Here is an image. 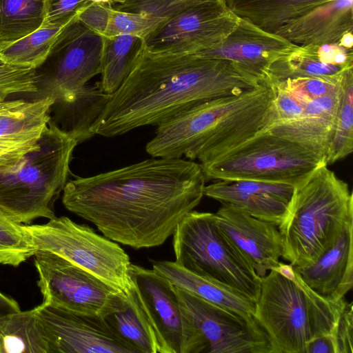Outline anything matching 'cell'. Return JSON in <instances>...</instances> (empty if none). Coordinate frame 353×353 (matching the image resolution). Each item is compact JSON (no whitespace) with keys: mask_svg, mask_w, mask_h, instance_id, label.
Returning a JSON list of instances; mask_svg holds the SVG:
<instances>
[{"mask_svg":"<svg viewBox=\"0 0 353 353\" xmlns=\"http://www.w3.org/2000/svg\"><path fill=\"white\" fill-rule=\"evenodd\" d=\"M353 68V52L336 43L297 46L270 66L267 84L287 79L332 77Z\"/></svg>","mask_w":353,"mask_h":353,"instance_id":"cell-20","label":"cell"},{"mask_svg":"<svg viewBox=\"0 0 353 353\" xmlns=\"http://www.w3.org/2000/svg\"><path fill=\"white\" fill-rule=\"evenodd\" d=\"M55 99L37 97L32 101L10 100L0 112V136H19L43 131L51 120Z\"/></svg>","mask_w":353,"mask_h":353,"instance_id":"cell-30","label":"cell"},{"mask_svg":"<svg viewBox=\"0 0 353 353\" xmlns=\"http://www.w3.org/2000/svg\"><path fill=\"white\" fill-rule=\"evenodd\" d=\"M353 150V69L343 81L342 96L333 135L330 141L327 164L339 161Z\"/></svg>","mask_w":353,"mask_h":353,"instance_id":"cell-32","label":"cell"},{"mask_svg":"<svg viewBox=\"0 0 353 353\" xmlns=\"http://www.w3.org/2000/svg\"><path fill=\"white\" fill-rule=\"evenodd\" d=\"M145 50L143 38L120 34L103 37L101 59V89L112 94L130 74Z\"/></svg>","mask_w":353,"mask_h":353,"instance_id":"cell-24","label":"cell"},{"mask_svg":"<svg viewBox=\"0 0 353 353\" xmlns=\"http://www.w3.org/2000/svg\"><path fill=\"white\" fill-rule=\"evenodd\" d=\"M259 85L227 60L145 50L91 131L113 137L157 125L196 103L238 94Z\"/></svg>","mask_w":353,"mask_h":353,"instance_id":"cell-2","label":"cell"},{"mask_svg":"<svg viewBox=\"0 0 353 353\" xmlns=\"http://www.w3.org/2000/svg\"><path fill=\"white\" fill-rule=\"evenodd\" d=\"M77 141L50 120L37 148L0 170V213L19 224L56 216L54 203L68 181Z\"/></svg>","mask_w":353,"mask_h":353,"instance_id":"cell-5","label":"cell"},{"mask_svg":"<svg viewBox=\"0 0 353 353\" xmlns=\"http://www.w3.org/2000/svg\"><path fill=\"white\" fill-rule=\"evenodd\" d=\"M48 345V353H136L103 317L42 302L34 307Z\"/></svg>","mask_w":353,"mask_h":353,"instance_id":"cell-14","label":"cell"},{"mask_svg":"<svg viewBox=\"0 0 353 353\" xmlns=\"http://www.w3.org/2000/svg\"><path fill=\"white\" fill-rule=\"evenodd\" d=\"M173 286L181 315V353H274L270 338L254 317Z\"/></svg>","mask_w":353,"mask_h":353,"instance_id":"cell-10","label":"cell"},{"mask_svg":"<svg viewBox=\"0 0 353 353\" xmlns=\"http://www.w3.org/2000/svg\"><path fill=\"white\" fill-rule=\"evenodd\" d=\"M43 130L19 136H0V170L16 165L37 148Z\"/></svg>","mask_w":353,"mask_h":353,"instance_id":"cell-38","label":"cell"},{"mask_svg":"<svg viewBox=\"0 0 353 353\" xmlns=\"http://www.w3.org/2000/svg\"><path fill=\"white\" fill-rule=\"evenodd\" d=\"M152 269L180 289L243 316L254 317L256 301L226 285L195 274L175 261H154Z\"/></svg>","mask_w":353,"mask_h":353,"instance_id":"cell-22","label":"cell"},{"mask_svg":"<svg viewBox=\"0 0 353 353\" xmlns=\"http://www.w3.org/2000/svg\"><path fill=\"white\" fill-rule=\"evenodd\" d=\"M276 119L274 90L259 85L240 94L196 103L157 125L146 152L152 157L198 159L223 155Z\"/></svg>","mask_w":353,"mask_h":353,"instance_id":"cell-3","label":"cell"},{"mask_svg":"<svg viewBox=\"0 0 353 353\" xmlns=\"http://www.w3.org/2000/svg\"><path fill=\"white\" fill-rule=\"evenodd\" d=\"M297 46L239 17L235 28L219 46L194 55L227 60L247 77L267 84L271 64Z\"/></svg>","mask_w":353,"mask_h":353,"instance_id":"cell-15","label":"cell"},{"mask_svg":"<svg viewBox=\"0 0 353 353\" xmlns=\"http://www.w3.org/2000/svg\"><path fill=\"white\" fill-rule=\"evenodd\" d=\"M304 353H337L333 332L309 341L305 345Z\"/></svg>","mask_w":353,"mask_h":353,"instance_id":"cell-43","label":"cell"},{"mask_svg":"<svg viewBox=\"0 0 353 353\" xmlns=\"http://www.w3.org/2000/svg\"><path fill=\"white\" fill-rule=\"evenodd\" d=\"M239 17L245 19L263 30L274 32L330 0H225Z\"/></svg>","mask_w":353,"mask_h":353,"instance_id":"cell-25","label":"cell"},{"mask_svg":"<svg viewBox=\"0 0 353 353\" xmlns=\"http://www.w3.org/2000/svg\"><path fill=\"white\" fill-rule=\"evenodd\" d=\"M293 268L322 299L330 302L345 299L353 287V222L345 227L335 243L313 263Z\"/></svg>","mask_w":353,"mask_h":353,"instance_id":"cell-19","label":"cell"},{"mask_svg":"<svg viewBox=\"0 0 353 353\" xmlns=\"http://www.w3.org/2000/svg\"><path fill=\"white\" fill-rule=\"evenodd\" d=\"M71 20L43 22L38 29L20 39L0 42V58L9 64L38 68L46 61L59 34Z\"/></svg>","mask_w":353,"mask_h":353,"instance_id":"cell-27","label":"cell"},{"mask_svg":"<svg viewBox=\"0 0 353 353\" xmlns=\"http://www.w3.org/2000/svg\"><path fill=\"white\" fill-rule=\"evenodd\" d=\"M294 188L287 184L255 181L217 180L205 185L204 196L279 225L286 216Z\"/></svg>","mask_w":353,"mask_h":353,"instance_id":"cell-18","label":"cell"},{"mask_svg":"<svg viewBox=\"0 0 353 353\" xmlns=\"http://www.w3.org/2000/svg\"><path fill=\"white\" fill-rule=\"evenodd\" d=\"M37 252L23 224L0 213V265L18 267Z\"/></svg>","mask_w":353,"mask_h":353,"instance_id":"cell-33","label":"cell"},{"mask_svg":"<svg viewBox=\"0 0 353 353\" xmlns=\"http://www.w3.org/2000/svg\"><path fill=\"white\" fill-rule=\"evenodd\" d=\"M326 157L299 143L262 130L223 155L201 164L206 179L255 181L297 187Z\"/></svg>","mask_w":353,"mask_h":353,"instance_id":"cell-7","label":"cell"},{"mask_svg":"<svg viewBox=\"0 0 353 353\" xmlns=\"http://www.w3.org/2000/svg\"><path fill=\"white\" fill-rule=\"evenodd\" d=\"M353 222L349 185L324 165L295 187L284 220L278 225L282 257L292 266L313 263Z\"/></svg>","mask_w":353,"mask_h":353,"instance_id":"cell-4","label":"cell"},{"mask_svg":"<svg viewBox=\"0 0 353 353\" xmlns=\"http://www.w3.org/2000/svg\"><path fill=\"white\" fill-rule=\"evenodd\" d=\"M34 263L43 303L104 318L126 302L127 295L52 252L37 250Z\"/></svg>","mask_w":353,"mask_h":353,"instance_id":"cell-12","label":"cell"},{"mask_svg":"<svg viewBox=\"0 0 353 353\" xmlns=\"http://www.w3.org/2000/svg\"><path fill=\"white\" fill-rule=\"evenodd\" d=\"M20 310L17 301L0 292V317Z\"/></svg>","mask_w":353,"mask_h":353,"instance_id":"cell-44","label":"cell"},{"mask_svg":"<svg viewBox=\"0 0 353 353\" xmlns=\"http://www.w3.org/2000/svg\"><path fill=\"white\" fill-rule=\"evenodd\" d=\"M90 3L89 0H44L43 22L70 21Z\"/></svg>","mask_w":353,"mask_h":353,"instance_id":"cell-39","label":"cell"},{"mask_svg":"<svg viewBox=\"0 0 353 353\" xmlns=\"http://www.w3.org/2000/svg\"><path fill=\"white\" fill-rule=\"evenodd\" d=\"M162 21L147 14L118 10L112 7L103 37L129 34L143 38Z\"/></svg>","mask_w":353,"mask_h":353,"instance_id":"cell-36","label":"cell"},{"mask_svg":"<svg viewBox=\"0 0 353 353\" xmlns=\"http://www.w3.org/2000/svg\"><path fill=\"white\" fill-rule=\"evenodd\" d=\"M37 250L52 252L93 274L127 295L132 285L129 256L119 244L101 236L88 225L67 216L43 224H23Z\"/></svg>","mask_w":353,"mask_h":353,"instance_id":"cell-9","label":"cell"},{"mask_svg":"<svg viewBox=\"0 0 353 353\" xmlns=\"http://www.w3.org/2000/svg\"><path fill=\"white\" fill-rule=\"evenodd\" d=\"M272 86L274 90L275 120H291L303 116L304 104L279 84Z\"/></svg>","mask_w":353,"mask_h":353,"instance_id":"cell-40","label":"cell"},{"mask_svg":"<svg viewBox=\"0 0 353 353\" xmlns=\"http://www.w3.org/2000/svg\"><path fill=\"white\" fill-rule=\"evenodd\" d=\"M1 353H48V345L34 308L0 317Z\"/></svg>","mask_w":353,"mask_h":353,"instance_id":"cell-28","label":"cell"},{"mask_svg":"<svg viewBox=\"0 0 353 353\" xmlns=\"http://www.w3.org/2000/svg\"><path fill=\"white\" fill-rule=\"evenodd\" d=\"M353 0H330L295 18L274 33L298 45L339 44L353 32Z\"/></svg>","mask_w":353,"mask_h":353,"instance_id":"cell-21","label":"cell"},{"mask_svg":"<svg viewBox=\"0 0 353 353\" xmlns=\"http://www.w3.org/2000/svg\"><path fill=\"white\" fill-rule=\"evenodd\" d=\"M273 270L276 271L283 276L290 279H293L296 276L293 266L291 264L287 265L280 262L279 265Z\"/></svg>","mask_w":353,"mask_h":353,"instance_id":"cell-45","label":"cell"},{"mask_svg":"<svg viewBox=\"0 0 353 353\" xmlns=\"http://www.w3.org/2000/svg\"><path fill=\"white\" fill-rule=\"evenodd\" d=\"M91 2L103 3L110 5V0H89Z\"/></svg>","mask_w":353,"mask_h":353,"instance_id":"cell-48","label":"cell"},{"mask_svg":"<svg viewBox=\"0 0 353 353\" xmlns=\"http://www.w3.org/2000/svg\"><path fill=\"white\" fill-rule=\"evenodd\" d=\"M206 1L208 0H132L112 7L118 10L147 14L164 21Z\"/></svg>","mask_w":353,"mask_h":353,"instance_id":"cell-37","label":"cell"},{"mask_svg":"<svg viewBox=\"0 0 353 353\" xmlns=\"http://www.w3.org/2000/svg\"><path fill=\"white\" fill-rule=\"evenodd\" d=\"M0 353H1V347H0Z\"/></svg>","mask_w":353,"mask_h":353,"instance_id":"cell-49","label":"cell"},{"mask_svg":"<svg viewBox=\"0 0 353 353\" xmlns=\"http://www.w3.org/2000/svg\"><path fill=\"white\" fill-rule=\"evenodd\" d=\"M275 270L261 277L254 318L268 334L274 353H304L312 339L334 332L346 301L330 302Z\"/></svg>","mask_w":353,"mask_h":353,"instance_id":"cell-6","label":"cell"},{"mask_svg":"<svg viewBox=\"0 0 353 353\" xmlns=\"http://www.w3.org/2000/svg\"><path fill=\"white\" fill-rule=\"evenodd\" d=\"M200 163L149 159L68 181L62 202L107 238L134 249L163 244L204 196Z\"/></svg>","mask_w":353,"mask_h":353,"instance_id":"cell-1","label":"cell"},{"mask_svg":"<svg viewBox=\"0 0 353 353\" xmlns=\"http://www.w3.org/2000/svg\"><path fill=\"white\" fill-rule=\"evenodd\" d=\"M112 94L104 92L99 83H88L68 101L55 102L58 108L56 125L79 143L94 134L91 128L101 114Z\"/></svg>","mask_w":353,"mask_h":353,"instance_id":"cell-23","label":"cell"},{"mask_svg":"<svg viewBox=\"0 0 353 353\" xmlns=\"http://www.w3.org/2000/svg\"><path fill=\"white\" fill-rule=\"evenodd\" d=\"M130 1H132V0H110V5L111 6H112L116 4L123 3Z\"/></svg>","mask_w":353,"mask_h":353,"instance_id":"cell-46","label":"cell"},{"mask_svg":"<svg viewBox=\"0 0 353 353\" xmlns=\"http://www.w3.org/2000/svg\"><path fill=\"white\" fill-rule=\"evenodd\" d=\"M173 236L175 262L188 271L258 299L261 277L219 228L214 213L192 210Z\"/></svg>","mask_w":353,"mask_h":353,"instance_id":"cell-8","label":"cell"},{"mask_svg":"<svg viewBox=\"0 0 353 353\" xmlns=\"http://www.w3.org/2000/svg\"><path fill=\"white\" fill-rule=\"evenodd\" d=\"M336 116L304 114L295 119L275 120L267 130L323 155L327 159Z\"/></svg>","mask_w":353,"mask_h":353,"instance_id":"cell-26","label":"cell"},{"mask_svg":"<svg viewBox=\"0 0 353 353\" xmlns=\"http://www.w3.org/2000/svg\"><path fill=\"white\" fill-rule=\"evenodd\" d=\"M352 302L345 303L333 332L337 353H353Z\"/></svg>","mask_w":353,"mask_h":353,"instance_id":"cell-41","label":"cell"},{"mask_svg":"<svg viewBox=\"0 0 353 353\" xmlns=\"http://www.w3.org/2000/svg\"><path fill=\"white\" fill-rule=\"evenodd\" d=\"M44 17V0H0V42L32 33L42 25Z\"/></svg>","mask_w":353,"mask_h":353,"instance_id":"cell-31","label":"cell"},{"mask_svg":"<svg viewBox=\"0 0 353 353\" xmlns=\"http://www.w3.org/2000/svg\"><path fill=\"white\" fill-rule=\"evenodd\" d=\"M239 17L225 0H208L160 23L143 37L145 50L169 54H196L219 46Z\"/></svg>","mask_w":353,"mask_h":353,"instance_id":"cell-13","label":"cell"},{"mask_svg":"<svg viewBox=\"0 0 353 353\" xmlns=\"http://www.w3.org/2000/svg\"><path fill=\"white\" fill-rule=\"evenodd\" d=\"M103 319L136 353H158L152 332L131 290L124 305Z\"/></svg>","mask_w":353,"mask_h":353,"instance_id":"cell-29","label":"cell"},{"mask_svg":"<svg viewBox=\"0 0 353 353\" xmlns=\"http://www.w3.org/2000/svg\"><path fill=\"white\" fill-rule=\"evenodd\" d=\"M77 16L62 30L47 59L36 69L39 97H50L55 102L70 101L101 72L103 37L88 28Z\"/></svg>","mask_w":353,"mask_h":353,"instance_id":"cell-11","label":"cell"},{"mask_svg":"<svg viewBox=\"0 0 353 353\" xmlns=\"http://www.w3.org/2000/svg\"><path fill=\"white\" fill-rule=\"evenodd\" d=\"M132 292L154 335L158 353H181L182 324L173 285L153 269L131 263Z\"/></svg>","mask_w":353,"mask_h":353,"instance_id":"cell-16","label":"cell"},{"mask_svg":"<svg viewBox=\"0 0 353 353\" xmlns=\"http://www.w3.org/2000/svg\"><path fill=\"white\" fill-rule=\"evenodd\" d=\"M215 216L221 232L259 276H265L268 270L279 265L283 243L278 225L254 218L228 203L222 204Z\"/></svg>","mask_w":353,"mask_h":353,"instance_id":"cell-17","label":"cell"},{"mask_svg":"<svg viewBox=\"0 0 353 353\" xmlns=\"http://www.w3.org/2000/svg\"><path fill=\"white\" fill-rule=\"evenodd\" d=\"M353 69V68H352ZM348 70L341 75L332 77H297L287 79L279 84L303 104L319 97L338 90Z\"/></svg>","mask_w":353,"mask_h":353,"instance_id":"cell-34","label":"cell"},{"mask_svg":"<svg viewBox=\"0 0 353 353\" xmlns=\"http://www.w3.org/2000/svg\"><path fill=\"white\" fill-rule=\"evenodd\" d=\"M10 101H0V112L8 105Z\"/></svg>","mask_w":353,"mask_h":353,"instance_id":"cell-47","label":"cell"},{"mask_svg":"<svg viewBox=\"0 0 353 353\" xmlns=\"http://www.w3.org/2000/svg\"><path fill=\"white\" fill-rule=\"evenodd\" d=\"M39 90L36 69L9 64L0 58V101L12 94L37 93Z\"/></svg>","mask_w":353,"mask_h":353,"instance_id":"cell-35","label":"cell"},{"mask_svg":"<svg viewBox=\"0 0 353 353\" xmlns=\"http://www.w3.org/2000/svg\"><path fill=\"white\" fill-rule=\"evenodd\" d=\"M112 6L103 3L92 2L78 14V19L92 31L104 35Z\"/></svg>","mask_w":353,"mask_h":353,"instance_id":"cell-42","label":"cell"}]
</instances>
